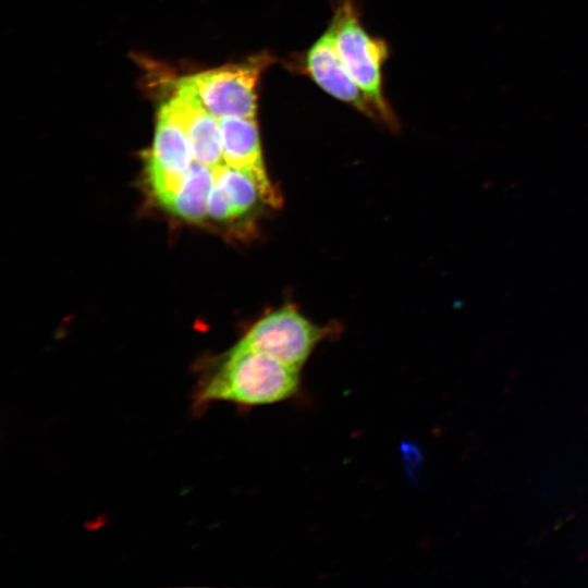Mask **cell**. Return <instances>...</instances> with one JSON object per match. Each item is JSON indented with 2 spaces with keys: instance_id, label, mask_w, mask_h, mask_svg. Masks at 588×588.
<instances>
[{
  "instance_id": "5",
  "label": "cell",
  "mask_w": 588,
  "mask_h": 588,
  "mask_svg": "<svg viewBox=\"0 0 588 588\" xmlns=\"http://www.w3.org/2000/svg\"><path fill=\"white\" fill-rule=\"evenodd\" d=\"M193 161L186 133L166 102L158 111L154 143L146 157L148 182L161 205L179 189Z\"/></svg>"
},
{
  "instance_id": "4",
  "label": "cell",
  "mask_w": 588,
  "mask_h": 588,
  "mask_svg": "<svg viewBox=\"0 0 588 588\" xmlns=\"http://www.w3.org/2000/svg\"><path fill=\"white\" fill-rule=\"evenodd\" d=\"M322 336L320 328L284 306L256 322L236 345L301 370Z\"/></svg>"
},
{
  "instance_id": "11",
  "label": "cell",
  "mask_w": 588,
  "mask_h": 588,
  "mask_svg": "<svg viewBox=\"0 0 588 588\" xmlns=\"http://www.w3.org/2000/svg\"><path fill=\"white\" fill-rule=\"evenodd\" d=\"M207 213L215 220L234 217L230 199L223 187L213 181L207 204Z\"/></svg>"
},
{
  "instance_id": "7",
  "label": "cell",
  "mask_w": 588,
  "mask_h": 588,
  "mask_svg": "<svg viewBox=\"0 0 588 588\" xmlns=\"http://www.w3.org/2000/svg\"><path fill=\"white\" fill-rule=\"evenodd\" d=\"M306 66L313 79L328 94L368 115L379 113L344 66L330 28L307 52Z\"/></svg>"
},
{
  "instance_id": "10",
  "label": "cell",
  "mask_w": 588,
  "mask_h": 588,
  "mask_svg": "<svg viewBox=\"0 0 588 588\" xmlns=\"http://www.w3.org/2000/svg\"><path fill=\"white\" fill-rule=\"evenodd\" d=\"M213 181L225 191L234 217L250 210L260 197L257 184L247 173L229 167L224 162L213 168Z\"/></svg>"
},
{
  "instance_id": "6",
  "label": "cell",
  "mask_w": 588,
  "mask_h": 588,
  "mask_svg": "<svg viewBox=\"0 0 588 588\" xmlns=\"http://www.w3.org/2000/svg\"><path fill=\"white\" fill-rule=\"evenodd\" d=\"M219 123L223 162L247 173L257 184L260 197L270 205H278L279 196L269 182L264 166L255 118H222Z\"/></svg>"
},
{
  "instance_id": "1",
  "label": "cell",
  "mask_w": 588,
  "mask_h": 588,
  "mask_svg": "<svg viewBox=\"0 0 588 588\" xmlns=\"http://www.w3.org/2000/svg\"><path fill=\"white\" fill-rule=\"evenodd\" d=\"M299 389V370L235 345L195 389V406L225 401L244 407L274 404Z\"/></svg>"
},
{
  "instance_id": "2",
  "label": "cell",
  "mask_w": 588,
  "mask_h": 588,
  "mask_svg": "<svg viewBox=\"0 0 588 588\" xmlns=\"http://www.w3.org/2000/svg\"><path fill=\"white\" fill-rule=\"evenodd\" d=\"M268 53L182 77L177 85L188 89L216 118H256L257 85L271 63Z\"/></svg>"
},
{
  "instance_id": "9",
  "label": "cell",
  "mask_w": 588,
  "mask_h": 588,
  "mask_svg": "<svg viewBox=\"0 0 588 588\" xmlns=\"http://www.w3.org/2000/svg\"><path fill=\"white\" fill-rule=\"evenodd\" d=\"M212 185L213 169L194 160L181 186L164 207L185 220L200 221L207 215Z\"/></svg>"
},
{
  "instance_id": "8",
  "label": "cell",
  "mask_w": 588,
  "mask_h": 588,
  "mask_svg": "<svg viewBox=\"0 0 588 588\" xmlns=\"http://www.w3.org/2000/svg\"><path fill=\"white\" fill-rule=\"evenodd\" d=\"M167 103L186 133L194 160L212 169L223 163L219 119L177 84L175 95Z\"/></svg>"
},
{
  "instance_id": "3",
  "label": "cell",
  "mask_w": 588,
  "mask_h": 588,
  "mask_svg": "<svg viewBox=\"0 0 588 588\" xmlns=\"http://www.w3.org/2000/svg\"><path fill=\"white\" fill-rule=\"evenodd\" d=\"M330 30L339 57L350 75L375 105L380 117L391 120L381 88V65L387 57L384 42L366 33L350 0L339 5Z\"/></svg>"
}]
</instances>
